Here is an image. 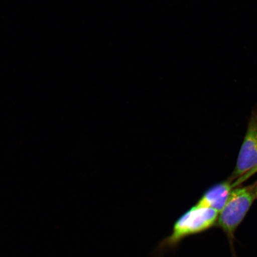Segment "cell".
Wrapping results in <instances>:
<instances>
[{
  "label": "cell",
  "mask_w": 257,
  "mask_h": 257,
  "mask_svg": "<svg viewBox=\"0 0 257 257\" xmlns=\"http://www.w3.org/2000/svg\"><path fill=\"white\" fill-rule=\"evenodd\" d=\"M218 213L213 209L195 205L176 221L171 234L162 240L159 248H174L186 237L210 229L217 224Z\"/></svg>",
  "instance_id": "cell-1"
},
{
  "label": "cell",
  "mask_w": 257,
  "mask_h": 257,
  "mask_svg": "<svg viewBox=\"0 0 257 257\" xmlns=\"http://www.w3.org/2000/svg\"><path fill=\"white\" fill-rule=\"evenodd\" d=\"M257 168V108L250 116L246 136L241 147L235 169L229 180L240 178Z\"/></svg>",
  "instance_id": "cell-3"
},
{
  "label": "cell",
  "mask_w": 257,
  "mask_h": 257,
  "mask_svg": "<svg viewBox=\"0 0 257 257\" xmlns=\"http://www.w3.org/2000/svg\"><path fill=\"white\" fill-rule=\"evenodd\" d=\"M254 200L255 198L252 186L234 189L231 191L226 205L218 215L217 224L226 234L230 248L232 250L234 233Z\"/></svg>",
  "instance_id": "cell-2"
},
{
  "label": "cell",
  "mask_w": 257,
  "mask_h": 257,
  "mask_svg": "<svg viewBox=\"0 0 257 257\" xmlns=\"http://www.w3.org/2000/svg\"><path fill=\"white\" fill-rule=\"evenodd\" d=\"M257 170V168L255 169L254 172H255ZM252 186V191L253 195H254L255 200L257 199V182L255 183V185H253Z\"/></svg>",
  "instance_id": "cell-5"
},
{
  "label": "cell",
  "mask_w": 257,
  "mask_h": 257,
  "mask_svg": "<svg viewBox=\"0 0 257 257\" xmlns=\"http://www.w3.org/2000/svg\"><path fill=\"white\" fill-rule=\"evenodd\" d=\"M232 188L230 181L214 185L205 193L196 205L210 208L220 213L226 205Z\"/></svg>",
  "instance_id": "cell-4"
}]
</instances>
